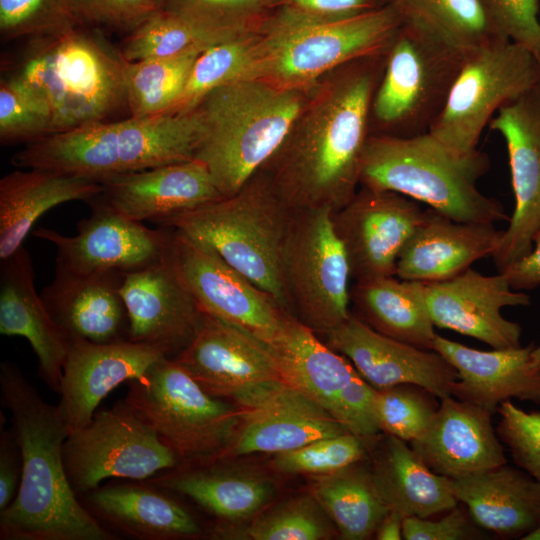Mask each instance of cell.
I'll return each instance as SVG.
<instances>
[{"instance_id": "1", "label": "cell", "mask_w": 540, "mask_h": 540, "mask_svg": "<svg viewBox=\"0 0 540 540\" xmlns=\"http://www.w3.org/2000/svg\"><path fill=\"white\" fill-rule=\"evenodd\" d=\"M385 54L353 60L319 79L260 169L291 210L334 212L356 194Z\"/></svg>"}, {"instance_id": "2", "label": "cell", "mask_w": 540, "mask_h": 540, "mask_svg": "<svg viewBox=\"0 0 540 540\" xmlns=\"http://www.w3.org/2000/svg\"><path fill=\"white\" fill-rule=\"evenodd\" d=\"M1 400L10 412L22 458L14 501L0 512L2 540H111L78 501L63 447L69 435L58 406L47 403L9 361L0 366Z\"/></svg>"}, {"instance_id": "3", "label": "cell", "mask_w": 540, "mask_h": 540, "mask_svg": "<svg viewBox=\"0 0 540 540\" xmlns=\"http://www.w3.org/2000/svg\"><path fill=\"white\" fill-rule=\"evenodd\" d=\"M201 138L196 108L147 118L101 121L26 144L11 157L19 168L79 175H114L195 159Z\"/></svg>"}, {"instance_id": "4", "label": "cell", "mask_w": 540, "mask_h": 540, "mask_svg": "<svg viewBox=\"0 0 540 540\" xmlns=\"http://www.w3.org/2000/svg\"><path fill=\"white\" fill-rule=\"evenodd\" d=\"M314 85L290 88L244 79L211 91L195 107L201 124L195 159L224 197L238 192L271 158Z\"/></svg>"}, {"instance_id": "5", "label": "cell", "mask_w": 540, "mask_h": 540, "mask_svg": "<svg viewBox=\"0 0 540 540\" xmlns=\"http://www.w3.org/2000/svg\"><path fill=\"white\" fill-rule=\"evenodd\" d=\"M489 168L485 152L458 153L429 132L411 137L370 134L359 182L404 195L455 221H509L501 202L477 187Z\"/></svg>"}, {"instance_id": "6", "label": "cell", "mask_w": 540, "mask_h": 540, "mask_svg": "<svg viewBox=\"0 0 540 540\" xmlns=\"http://www.w3.org/2000/svg\"><path fill=\"white\" fill-rule=\"evenodd\" d=\"M28 44L11 76L46 102L54 134L108 121L127 108V62L102 31L77 26Z\"/></svg>"}, {"instance_id": "7", "label": "cell", "mask_w": 540, "mask_h": 540, "mask_svg": "<svg viewBox=\"0 0 540 540\" xmlns=\"http://www.w3.org/2000/svg\"><path fill=\"white\" fill-rule=\"evenodd\" d=\"M293 210L259 170L235 194L162 221L213 249L291 314L281 254Z\"/></svg>"}, {"instance_id": "8", "label": "cell", "mask_w": 540, "mask_h": 540, "mask_svg": "<svg viewBox=\"0 0 540 540\" xmlns=\"http://www.w3.org/2000/svg\"><path fill=\"white\" fill-rule=\"evenodd\" d=\"M402 22L392 3L338 20L273 10L257 31V78L310 87L348 62L385 54Z\"/></svg>"}, {"instance_id": "9", "label": "cell", "mask_w": 540, "mask_h": 540, "mask_svg": "<svg viewBox=\"0 0 540 540\" xmlns=\"http://www.w3.org/2000/svg\"><path fill=\"white\" fill-rule=\"evenodd\" d=\"M469 52L424 22L403 16L374 92L371 134L411 137L428 132Z\"/></svg>"}, {"instance_id": "10", "label": "cell", "mask_w": 540, "mask_h": 540, "mask_svg": "<svg viewBox=\"0 0 540 540\" xmlns=\"http://www.w3.org/2000/svg\"><path fill=\"white\" fill-rule=\"evenodd\" d=\"M125 402L176 454L180 463L227 455L244 412L206 391L174 359L164 357L128 382Z\"/></svg>"}, {"instance_id": "11", "label": "cell", "mask_w": 540, "mask_h": 540, "mask_svg": "<svg viewBox=\"0 0 540 540\" xmlns=\"http://www.w3.org/2000/svg\"><path fill=\"white\" fill-rule=\"evenodd\" d=\"M329 209L293 211L281 254L291 314L316 334L350 315L351 271Z\"/></svg>"}, {"instance_id": "12", "label": "cell", "mask_w": 540, "mask_h": 540, "mask_svg": "<svg viewBox=\"0 0 540 540\" xmlns=\"http://www.w3.org/2000/svg\"><path fill=\"white\" fill-rule=\"evenodd\" d=\"M540 84V64L525 47L507 41L470 51L429 133L454 151L478 149L483 129L507 102Z\"/></svg>"}, {"instance_id": "13", "label": "cell", "mask_w": 540, "mask_h": 540, "mask_svg": "<svg viewBox=\"0 0 540 540\" xmlns=\"http://www.w3.org/2000/svg\"><path fill=\"white\" fill-rule=\"evenodd\" d=\"M63 455L70 484L80 494L97 489L106 479L148 480L180 464L125 401L96 412L86 426L70 433Z\"/></svg>"}, {"instance_id": "14", "label": "cell", "mask_w": 540, "mask_h": 540, "mask_svg": "<svg viewBox=\"0 0 540 540\" xmlns=\"http://www.w3.org/2000/svg\"><path fill=\"white\" fill-rule=\"evenodd\" d=\"M173 359L206 391L246 410L287 385L265 341L206 312L192 341Z\"/></svg>"}, {"instance_id": "15", "label": "cell", "mask_w": 540, "mask_h": 540, "mask_svg": "<svg viewBox=\"0 0 540 540\" xmlns=\"http://www.w3.org/2000/svg\"><path fill=\"white\" fill-rule=\"evenodd\" d=\"M166 259L204 312L266 343L278 336L290 313L213 249L170 228Z\"/></svg>"}, {"instance_id": "16", "label": "cell", "mask_w": 540, "mask_h": 540, "mask_svg": "<svg viewBox=\"0 0 540 540\" xmlns=\"http://www.w3.org/2000/svg\"><path fill=\"white\" fill-rule=\"evenodd\" d=\"M87 203L91 214L77 224L75 235L66 236L44 227L33 231L34 236L55 246L56 269L76 274H126L163 260L170 228L150 229L96 199Z\"/></svg>"}, {"instance_id": "17", "label": "cell", "mask_w": 540, "mask_h": 540, "mask_svg": "<svg viewBox=\"0 0 540 540\" xmlns=\"http://www.w3.org/2000/svg\"><path fill=\"white\" fill-rule=\"evenodd\" d=\"M424 211L417 201L399 193L360 186L345 206L331 213L351 278L395 276L399 254Z\"/></svg>"}, {"instance_id": "18", "label": "cell", "mask_w": 540, "mask_h": 540, "mask_svg": "<svg viewBox=\"0 0 540 540\" xmlns=\"http://www.w3.org/2000/svg\"><path fill=\"white\" fill-rule=\"evenodd\" d=\"M505 140L515 208L492 258L499 271L533 248L540 230V88L507 102L489 122Z\"/></svg>"}, {"instance_id": "19", "label": "cell", "mask_w": 540, "mask_h": 540, "mask_svg": "<svg viewBox=\"0 0 540 540\" xmlns=\"http://www.w3.org/2000/svg\"><path fill=\"white\" fill-rule=\"evenodd\" d=\"M426 307L434 326L480 340L493 349L521 346V326L501 309L527 306L530 296L511 288L506 276L483 275L471 268L440 282L424 283Z\"/></svg>"}, {"instance_id": "20", "label": "cell", "mask_w": 540, "mask_h": 540, "mask_svg": "<svg viewBox=\"0 0 540 540\" xmlns=\"http://www.w3.org/2000/svg\"><path fill=\"white\" fill-rule=\"evenodd\" d=\"M324 334L325 343L345 356L376 389L411 384L439 399L452 396L457 371L433 350L383 335L353 313Z\"/></svg>"}, {"instance_id": "21", "label": "cell", "mask_w": 540, "mask_h": 540, "mask_svg": "<svg viewBox=\"0 0 540 540\" xmlns=\"http://www.w3.org/2000/svg\"><path fill=\"white\" fill-rule=\"evenodd\" d=\"M130 341L175 358L192 341L205 312L166 255L160 262L124 274L120 287Z\"/></svg>"}, {"instance_id": "22", "label": "cell", "mask_w": 540, "mask_h": 540, "mask_svg": "<svg viewBox=\"0 0 540 540\" xmlns=\"http://www.w3.org/2000/svg\"><path fill=\"white\" fill-rule=\"evenodd\" d=\"M164 357L158 349L130 340L95 343L70 339L57 405L69 434L92 420L99 403L113 389L140 379Z\"/></svg>"}, {"instance_id": "23", "label": "cell", "mask_w": 540, "mask_h": 540, "mask_svg": "<svg viewBox=\"0 0 540 540\" xmlns=\"http://www.w3.org/2000/svg\"><path fill=\"white\" fill-rule=\"evenodd\" d=\"M95 198L138 221H162L223 198L204 163L197 159L101 179Z\"/></svg>"}, {"instance_id": "24", "label": "cell", "mask_w": 540, "mask_h": 540, "mask_svg": "<svg viewBox=\"0 0 540 540\" xmlns=\"http://www.w3.org/2000/svg\"><path fill=\"white\" fill-rule=\"evenodd\" d=\"M440 400L428 429L411 441L414 452L432 471L456 478L507 463L490 411L452 396Z\"/></svg>"}, {"instance_id": "25", "label": "cell", "mask_w": 540, "mask_h": 540, "mask_svg": "<svg viewBox=\"0 0 540 540\" xmlns=\"http://www.w3.org/2000/svg\"><path fill=\"white\" fill-rule=\"evenodd\" d=\"M502 233L494 224L459 222L426 208L399 254L395 276L423 283L451 279L492 257Z\"/></svg>"}, {"instance_id": "26", "label": "cell", "mask_w": 540, "mask_h": 540, "mask_svg": "<svg viewBox=\"0 0 540 540\" xmlns=\"http://www.w3.org/2000/svg\"><path fill=\"white\" fill-rule=\"evenodd\" d=\"M533 344L482 351L435 335L431 350L457 371L452 396L492 414L510 398L540 405V370L531 363Z\"/></svg>"}, {"instance_id": "27", "label": "cell", "mask_w": 540, "mask_h": 540, "mask_svg": "<svg viewBox=\"0 0 540 540\" xmlns=\"http://www.w3.org/2000/svg\"><path fill=\"white\" fill-rule=\"evenodd\" d=\"M34 280L32 260L24 246L1 261L0 333L28 340L42 378L59 393L70 340L36 292Z\"/></svg>"}, {"instance_id": "28", "label": "cell", "mask_w": 540, "mask_h": 540, "mask_svg": "<svg viewBox=\"0 0 540 540\" xmlns=\"http://www.w3.org/2000/svg\"><path fill=\"white\" fill-rule=\"evenodd\" d=\"M116 271L76 274L55 269L40 293L49 313L70 339L95 343L129 340V321Z\"/></svg>"}, {"instance_id": "29", "label": "cell", "mask_w": 540, "mask_h": 540, "mask_svg": "<svg viewBox=\"0 0 540 540\" xmlns=\"http://www.w3.org/2000/svg\"><path fill=\"white\" fill-rule=\"evenodd\" d=\"M347 429L324 407L285 385L257 408L246 410L227 454L282 453Z\"/></svg>"}, {"instance_id": "30", "label": "cell", "mask_w": 540, "mask_h": 540, "mask_svg": "<svg viewBox=\"0 0 540 540\" xmlns=\"http://www.w3.org/2000/svg\"><path fill=\"white\" fill-rule=\"evenodd\" d=\"M453 491L482 528L521 539L540 523V485L506 464L451 478Z\"/></svg>"}, {"instance_id": "31", "label": "cell", "mask_w": 540, "mask_h": 540, "mask_svg": "<svg viewBox=\"0 0 540 540\" xmlns=\"http://www.w3.org/2000/svg\"><path fill=\"white\" fill-rule=\"evenodd\" d=\"M102 190L99 181L54 171L26 168L0 180V259L15 253L48 210L69 201H90Z\"/></svg>"}, {"instance_id": "32", "label": "cell", "mask_w": 540, "mask_h": 540, "mask_svg": "<svg viewBox=\"0 0 540 540\" xmlns=\"http://www.w3.org/2000/svg\"><path fill=\"white\" fill-rule=\"evenodd\" d=\"M370 472L389 511L428 518L457 506L452 479L432 471L406 441L386 434L375 445Z\"/></svg>"}, {"instance_id": "33", "label": "cell", "mask_w": 540, "mask_h": 540, "mask_svg": "<svg viewBox=\"0 0 540 540\" xmlns=\"http://www.w3.org/2000/svg\"><path fill=\"white\" fill-rule=\"evenodd\" d=\"M267 344L286 384L334 416L342 392L358 374L351 362L292 314H288L278 336Z\"/></svg>"}, {"instance_id": "34", "label": "cell", "mask_w": 540, "mask_h": 540, "mask_svg": "<svg viewBox=\"0 0 540 540\" xmlns=\"http://www.w3.org/2000/svg\"><path fill=\"white\" fill-rule=\"evenodd\" d=\"M88 495L90 505L103 519L139 539L195 537L201 532L185 508L148 482L98 487Z\"/></svg>"}, {"instance_id": "35", "label": "cell", "mask_w": 540, "mask_h": 540, "mask_svg": "<svg viewBox=\"0 0 540 540\" xmlns=\"http://www.w3.org/2000/svg\"><path fill=\"white\" fill-rule=\"evenodd\" d=\"M146 480L182 494L211 514L238 521L259 512L272 498V483L260 474L220 465L167 470Z\"/></svg>"}, {"instance_id": "36", "label": "cell", "mask_w": 540, "mask_h": 540, "mask_svg": "<svg viewBox=\"0 0 540 540\" xmlns=\"http://www.w3.org/2000/svg\"><path fill=\"white\" fill-rule=\"evenodd\" d=\"M350 301L357 316L374 330L431 350L436 333L426 307L423 282L396 276L355 281Z\"/></svg>"}, {"instance_id": "37", "label": "cell", "mask_w": 540, "mask_h": 540, "mask_svg": "<svg viewBox=\"0 0 540 540\" xmlns=\"http://www.w3.org/2000/svg\"><path fill=\"white\" fill-rule=\"evenodd\" d=\"M358 464L317 476L312 490L313 497L347 540L370 538L389 513L370 468Z\"/></svg>"}, {"instance_id": "38", "label": "cell", "mask_w": 540, "mask_h": 540, "mask_svg": "<svg viewBox=\"0 0 540 540\" xmlns=\"http://www.w3.org/2000/svg\"><path fill=\"white\" fill-rule=\"evenodd\" d=\"M403 16L416 18L467 51L511 41L480 0H393Z\"/></svg>"}, {"instance_id": "39", "label": "cell", "mask_w": 540, "mask_h": 540, "mask_svg": "<svg viewBox=\"0 0 540 540\" xmlns=\"http://www.w3.org/2000/svg\"><path fill=\"white\" fill-rule=\"evenodd\" d=\"M252 78H257V32L214 44L196 58L169 114L191 111L211 91Z\"/></svg>"}, {"instance_id": "40", "label": "cell", "mask_w": 540, "mask_h": 540, "mask_svg": "<svg viewBox=\"0 0 540 540\" xmlns=\"http://www.w3.org/2000/svg\"><path fill=\"white\" fill-rule=\"evenodd\" d=\"M163 10L211 45L257 32L271 0H162Z\"/></svg>"}, {"instance_id": "41", "label": "cell", "mask_w": 540, "mask_h": 540, "mask_svg": "<svg viewBox=\"0 0 540 540\" xmlns=\"http://www.w3.org/2000/svg\"><path fill=\"white\" fill-rule=\"evenodd\" d=\"M202 51H191L171 58L127 62L126 105L130 116L147 118L169 114Z\"/></svg>"}, {"instance_id": "42", "label": "cell", "mask_w": 540, "mask_h": 540, "mask_svg": "<svg viewBox=\"0 0 540 540\" xmlns=\"http://www.w3.org/2000/svg\"><path fill=\"white\" fill-rule=\"evenodd\" d=\"M212 46L182 21L160 10L127 34L120 53L126 62L163 59Z\"/></svg>"}, {"instance_id": "43", "label": "cell", "mask_w": 540, "mask_h": 540, "mask_svg": "<svg viewBox=\"0 0 540 540\" xmlns=\"http://www.w3.org/2000/svg\"><path fill=\"white\" fill-rule=\"evenodd\" d=\"M54 134L51 111L30 87L13 76L0 82L2 145L32 143Z\"/></svg>"}, {"instance_id": "44", "label": "cell", "mask_w": 540, "mask_h": 540, "mask_svg": "<svg viewBox=\"0 0 540 540\" xmlns=\"http://www.w3.org/2000/svg\"><path fill=\"white\" fill-rule=\"evenodd\" d=\"M431 396L434 395L411 384L376 389L374 410L380 431L406 442L419 438L438 409Z\"/></svg>"}, {"instance_id": "45", "label": "cell", "mask_w": 540, "mask_h": 540, "mask_svg": "<svg viewBox=\"0 0 540 540\" xmlns=\"http://www.w3.org/2000/svg\"><path fill=\"white\" fill-rule=\"evenodd\" d=\"M324 510L313 496L277 505L258 517L247 535L254 540H322L331 536Z\"/></svg>"}, {"instance_id": "46", "label": "cell", "mask_w": 540, "mask_h": 540, "mask_svg": "<svg viewBox=\"0 0 540 540\" xmlns=\"http://www.w3.org/2000/svg\"><path fill=\"white\" fill-rule=\"evenodd\" d=\"M367 448L362 438L346 432L278 453L272 464L283 473L326 475L360 462Z\"/></svg>"}, {"instance_id": "47", "label": "cell", "mask_w": 540, "mask_h": 540, "mask_svg": "<svg viewBox=\"0 0 540 540\" xmlns=\"http://www.w3.org/2000/svg\"><path fill=\"white\" fill-rule=\"evenodd\" d=\"M77 26L68 0H0L3 40L50 36Z\"/></svg>"}, {"instance_id": "48", "label": "cell", "mask_w": 540, "mask_h": 540, "mask_svg": "<svg viewBox=\"0 0 540 540\" xmlns=\"http://www.w3.org/2000/svg\"><path fill=\"white\" fill-rule=\"evenodd\" d=\"M80 26L124 33L163 9L162 0H68Z\"/></svg>"}, {"instance_id": "49", "label": "cell", "mask_w": 540, "mask_h": 540, "mask_svg": "<svg viewBox=\"0 0 540 540\" xmlns=\"http://www.w3.org/2000/svg\"><path fill=\"white\" fill-rule=\"evenodd\" d=\"M497 432L515 463L540 485V412H525L510 400L498 407Z\"/></svg>"}, {"instance_id": "50", "label": "cell", "mask_w": 540, "mask_h": 540, "mask_svg": "<svg viewBox=\"0 0 540 540\" xmlns=\"http://www.w3.org/2000/svg\"><path fill=\"white\" fill-rule=\"evenodd\" d=\"M500 30L540 64L539 0H480Z\"/></svg>"}, {"instance_id": "51", "label": "cell", "mask_w": 540, "mask_h": 540, "mask_svg": "<svg viewBox=\"0 0 540 540\" xmlns=\"http://www.w3.org/2000/svg\"><path fill=\"white\" fill-rule=\"evenodd\" d=\"M375 394L376 388L358 373L342 392L334 413L347 431L362 438L367 446L380 432L374 410Z\"/></svg>"}, {"instance_id": "52", "label": "cell", "mask_w": 540, "mask_h": 540, "mask_svg": "<svg viewBox=\"0 0 540 540\" xmlns=\"http://www.w3.org/2000/svg\"><path fill=\"white\" fill-rule=\"evenodd\" d=\"M271 5L295 16L326 20L351 18L384 6L379 0H271Z\"/></svg>"}, {"instance_id": "53", "label": "cell", "mask_w": 540, "mask_h": 540, "mask_svg": "<svg viewBox=\"0 0 540 540\" xmlns=\"http://www.w3.org/2000/svg\"><path fill=\"white\" fill-rule=\"evenodd\" d=\"M403 539L406 540H462L477 538L467 515L457 506L438 521L427 518H403Z\"/></svg>"}, {"instance_id": "54", "label": "cell", "mask_w": 540, "mask_h": 540, "mask_svg": "<svg viewBox=\"0 0 540 540\" xmlns=\"http://www.w3.org/2000/svg\"><path fill=\"white\" fill-rule=\"evenodd\" d=\"M22 476V458L15 433L2 430L0 438V512L15 499Z\"/></svg>"}, {"instance_id": "55", "label": "cell", "mask_w": 540, "mask_h": 540, "mask_svg": "<svg viewBox=\"0 0 540 540\" xmlns=\"http://www.w3.org/2000/svg\"><path fill=\"white\" fill-rule=\"evenodd\" d=\"M512 289L532 290L540 285V230L533 239L532 251L501 271Z\"/></svg>"}, {"instance_id": "56", "label": "cell", "mask_w": 540, "mask_h": 540, "mask_svg": "<svg viewBox=\"0 0 540 540\" xmlns=\"http://www.w3.org/2000/svg\"><path fill=\"white\" fill-rule=\"evenodd\" d=\"M402 528L403 517L396 512L389 511L374 535L379 540H400L403 539Z\"/></svg>"}, {"instance_id": "57", "label": "cell", "mask_w": 540, "mask_h": 540, "mask_svg": "<svg viewBox=\"0 0 540 540\" xmlns=\"http://www.w3.org/2000/svg\"><path fill=\"white\" fill-rule=\"evenodd\" d=\"M531 363L534 368L540 370V346L533 348L531 352Z\"/></svg>"}, {"instance_id": "58", "label": "cell", "mask_w": 540, "mask_h": 540, "mask_svg": "<svg viewBox=\"0 0 540 540\" xmlns=\"http://www.w3.org/2000/svg\"><path fill=\"white\" fill-rule=\"evenodd\" d=\"M523 540H540V523L528 534H526Z\"/></svg>"}, {"instance_id": "59", "label": "cell", "mask_w": 540, "mask_h": 540, "mask_svg": "<svg viewBox=\"0 0 540 540\" xmlns=\"http://www.w3.org/2000/svg\"><path fill=\"white\" fill-rule=\"evenodd\" d=\"M382 4L386 5L391 3L393 0H379Z\"/></svg>"}, {"instance_id": "60", "label": "cell", "mask_w": 540, "mask_h": 540, "mask_svg": "<svg viewBox=\"0 0 540 540\" xmlns=\"http://www.w3.org/2000/svg\"><path fill=\"white\" fill-rule=\"evenodd\" d=\"M539 88H540V84H539Z\"/></svg>"}]
</instances>
